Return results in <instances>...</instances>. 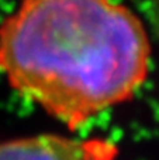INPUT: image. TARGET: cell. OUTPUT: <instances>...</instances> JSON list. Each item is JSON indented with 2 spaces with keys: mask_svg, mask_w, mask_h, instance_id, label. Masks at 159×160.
Wrapping results in <instances>:
<instances>
[{
  "mask_svg": "<svg viewBox=\"0 0 159 160\" xmlns=\"http://www.w3.org/2000/svg\"><path fill=\"white\" fill-rule=\"evenodd\" d=\"M118 146L104 138L39 133L0 143V160H117Z\"/></svg>",
  "mask_w": 159,
  "mask_h": 160,
  "instance_id": "7a4b0ae2",
  "label": "cell"
},
{
  "mask_svg": "<svg viewBox=\"0 0 159 160\" xmlns=\"http://www.w3.org/2000/svg\"><path fill=\"white\" fill-rule=\"evenodd\" d=\"M151 62L145 24L120 0H20L0 22V75L70 131L131 100Z\"/></svg>",
  "mask_w": 159,
  "mask_h": 160,
  "instance_id": "6da1fadb",
  "label": "cell"
}]
</instances>
